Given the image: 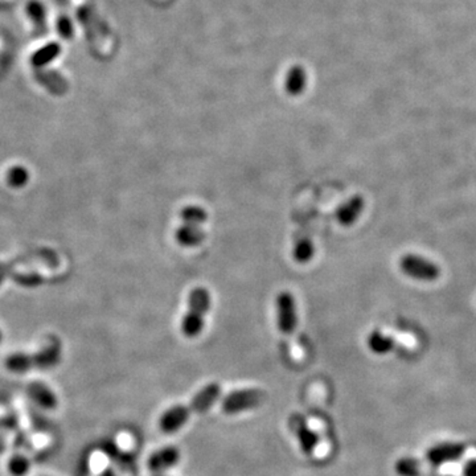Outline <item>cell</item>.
Instances as JSON below:
<instances>
[{"label": "cell", "mask_w": 476, "mask_h": 476, "mask_svg": "<svg viewBox=\"0 0 476 476\" xmlns=\"http://www.w3.org/2000/svg\"><path fill=\"white\" fill-rule=\"evenodd\" d=\"M221 396V385L219 382H211L200 389L191 399L188 405H175L167 409L159 418V427L166 434L180 430L189 418L196 413H204L211 409Z\"/></svg>", "instance_id": "1"}, {"label": "cell", "mask_w": 476, "mask_h": 476, "mask_svg": "<svg viewBox=\"0 0 476 476\" xmlns=\"http://www.w3.org/2000/svg\"><path fill=\"white\" fill-rule=\"evenodd\" d=\"M181 225L175 231L177 244L184 247H198L205 240L202 231L204 222L208 220V213L199 205H187L180 211Z\"/></svg>", "instance_id": "2"}, {"label": "cell", "mask_w": 476, "mask_h": 476, "mask_svg": "<svg viewBox=\"0 0 476 476\" xmlns=\"http://www.w3.org/2000/svg\"><path fill=\"white\" fill-rule=\"evenodd\" d=\"M211 309V294L207 288H196L188 297V311L181 321V333L189 339L199 336L205 326V316Z\"/></svg>", "instance_id": "3"}, {"label": "cell", "mask_w": 476, "mask_h": 476, "mask_svg": "<svg viewBox=\"0 0 476 476\" xmlns=\"http://www.w3.org/2000/svg\"><path fill=\"white\" fill-rule=\"evenodd\" d=\"M265 401V393L261 389H238L226 394L221 401L225 414H238L241 411L255 409Z\"/></svg>", "instance_id": "4"}, {"label": "cell", "mask_w": 476, "mask_h": 476, "mask_svg": "<svg viewBox=\"0 0 476 476\" xmlns=\"http://www.w3.org/2000/svg\"><path fill=\"white\" fill-rule=\"evenodd\" d=\"M399 269L408 277L417 279V281H423V282L437 281L441 276V269L437 264L420 255H404L399 259Z\"/></svg>", "instance_id": "5"}, {"label": "cell", "mask_w": 476, "mask_h": 476, "mask_svg": "<svg viewBox=\"0 0 476 476\" xmlns=\"http://www.w3.org/2000/svg\"><path fill=\"white\" fill-rule=\"evenodd\" d=\"M276 306L279 331L283 335H291L298 326V309L294 295L288 291L279 292L276 300Z\"/></svg>", "instance_id": "6"}, {"label": "cell", "mask_w": 476, "mask_h": 476, "mask_svg": "<svg viewBox=\"0 0 476 476\" xmlns=\"http://www.w3.org/2000/svg\"><path fill=\"white\" fill-rule=\"evenodd\" d=\"M467 447L463 443H439L430 447L426 453V462L430 465L441 467L451 462H458L467 455Z\"/></svg>", "instance_id": "7"}, {"label": "cell", "mask_w": 476, "mask_h": 476, "mask_svg": "<svg viewBox=\"0 0 476 476\" xmlns=\"http://www.w3.org/2000/svg\"><path fill=\"white\" fill-rule=\"evenodd\" d=\"M290 426L294 432L295 438L300 442L302 451L306 455L312 454L315 451V449L318 447L319 435L312 429H310V426L307 425V421L304 420V417H302L300 414H295V416L291 417Z\"/></svg>", "instance_id": "8"}, {"label": "cell", "mask_w": 476, "mask_h": 476, "mask_svg": "<svg viewBox=\"0 0 476 476\" xmlns=\"http://www.w3.org/2000/svg\"><path fill=\"white\" fill-rule=\"evenodd\" d=\"M180 459V453L175 446H166L150 455L147 461V467L151 472L159 474L168 468H172Z\"/></svg>", "instance_id": "9"}, {"label": "cell", "mask_w": 476, "mask_h": 476, "mask_svg": "<svg viewBox=\"0 0 476 476\" xmlns=\"http://www.w3.org/2000/svg\"><path fill=\"white\" fill-rule=\"evenodd\" d=\"M364 208H366L364 198L360 195H354L337 208L336 219L343 226H352L361 216Z\"/></svg>", "instance_id": "10"}, {"label": "cell", "mask_w": 476, "mask_h": 476, "mask_svg": "<svg viewBox=\"0 0 476 476\" xmlns=\"http://www.w3.org/2000/svg\"><path fill=\"white\" fill-rule=\"evenodd\" d=\"M27 393L30 396V399L34 401L39 406L44 408V409H55L57 406V397H56L55 392L51 390L48 388L44 384L41 382H34L31 384L28 389H27Z\"/></svg>", "instance_id": "11"}, {"label": "cell", "mask_w": 476, "mask_h": 476, "mask_svg": "<svg viewBox=\"0 0 476 476\" xmlns=\"http://www.w3.org/2000/svg\"><path fill=\"white\" fill-rule=\"evenodd\" d=\"M315 255V246L311 241L310 237L300 236L295 240V244L292 246V258L298 264H307Z\"/></svg>", "instance_id": "12"}, {"label": "cell", "mask_w": 476, "mask_h": 476, "mask_svg": "<svg viewBox=\"0 0 476 476\" xmlns=\"http://www.w3.org/2000/svg\"><path fill=\"white\" fill-rule=\"evenodd\" d=\"M366 344H368V348L373 354H387L393 349L394 340L390 336H387V335L375 330L368 335Z\"/></svg>", "instance_id": "13"}, {"label": "cell", "mask_w": 476, "mask_h": 476, "mask_svg": "<svg viewBox=\"0 0 476 476\" xmlns=\"http://www.w3.org/2000/svg\"><path fill=\"white\" fill-rule=\"evenodd\" d=\"M429 463L416 458H401L396 463V472L399 476H421Z\"/></svg>", "instance_id": "14"}, {"label": "cell", "mask_w": 476, "mask_h": 476, "mask_svg": "<svg viewBox=\"0 0 476 476\" xmlns=\"http://www.w3.org/2000/svg\"><path fill=\"white\" fill-rule=\"evenodd\" d=\"M31 468V463L27 456L22 454H15L8 461V471L12 476H24Z\"/></svg>", "instance_id": "15"}, {"label": "cell", "mask_w": 476, "mask_h": 476, "mask_svg": "<svg viewBox=\"0 0 476 476\" xmlns=\"http://www.w3.org/2000/svg\"><path fill=\"white\" fill-rule=\"evenodd\" d=\"M304 73L300 70V69H295L290 73V76L288 78V84H286V88H288V93L291 94H300V91L304 88Z\"/></svg>", "instance_id": "16"}, {"label": "cell", "mask_w": 476, "mask_h": 476, "mask_svg": "<svg viewBox=\"0 0 476 476\" xmlns=\"http://www.w3.org/2000/svg\"><path fill=\"white\" fill-rule=\"evenodd\" d=\"M462 476H476V455H468L461 465Z\"/></svg>", "instance_id": "17"}, {"label": "cell", "mask_w": 476, "mask_h": 476, "mask_svg": "<svg viewBox=\"0 0 476 476\" xmlns=\"http://www.w3.org/2000/svg\"><path fill=\"white\" fill-rule=\"evenodd\" d=\"M6 449V442H4V438L0 435V453H3Z\"/></svg>", "instance_id": "18"}, {"label": "cell", "mask_w": 476, "mask_h": 476, "mask_svg": "<svg viewBox=\"0 0 476 476\" xmlns=\"http://www.w3.org/2000/svg\"><path fill=\"white\" fill-rule=\"evenodd\" d=\"M155 476H163V475H155Z\"/></svg>", "instance_id": "19"}]
</instances>
